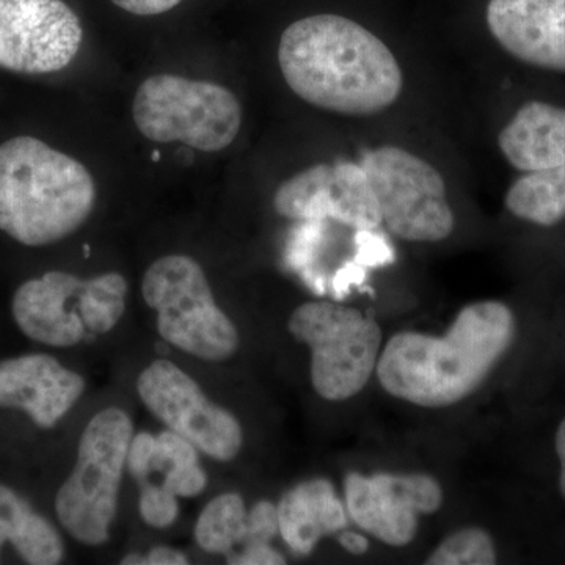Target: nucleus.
Returning a JSON list of instances; mask_svg holds the SVG:
<instances>
[{"instance_id":"nucleus-1","label":"nucleus","mask_w":565,"mask_h":565,"mask_svg":"<svg viewBox=\"0 0 565 565\" xmlns=\"http://www.w3.org/2000/svg\"><path fill=\"white\" fill-rule=\"evenodd\" d=\"M278 65L305 103L351 117L381 114L404 87L403 70L384 41L340 14H313L288 25Z\"/></svg>"},{"instance_id":"nucleus-2","label":"nucleus","mask_w":565,"mask_h":565,"mask_svg":"<svg viewBox=\"0 0 565 565\" xmlns=\"http://www.w3.org/2000/svg\"><path fill=\"white\" fill-rule=\"evenodd\" d=\"M515 337V316L497 300L467 305L444 337L393 334L377 373L390 396L424 408H445L470 397L500 363Z\"/></svg>"},{"instance_id":"nucleus-3","label":"nucleus","mask_w":565,"mask_h":565,"mask_svg":"<svg viewBox=\"0 0 565 565\" xmlns=\"http://www.w3.org/2000/svg\"><path fill=\"white\" fill-rule=\"evenodd\" d=\"M96 185L87 167L46 141L21 136L0 145V232L44 247L90 217Z\"/></svg>"},{"instance_id":"nucleus-4","label":"nucleus","mask_w":565,"mask_h":565,"mask_svg":"<svg viewBox=\"0 0 565 565\" xmlns=\"http://www.w3.org/2000/svg\"><path fill=\"white\" fill-rule=\"evenodd\" d=\"M128 281L118 273L93 278L51 270L22 282L11 302L25 337L52 348H73L109 333L126 311Z\"/></svg>"},{"instance_id":"nucleus-5","label":"nucleus","mask_w":565,"mask_h":565,"mask_svg":"<svg viewBox=\"0 0 565 565\" xmlns=\"http://www.w3.org/2000/svg\"><path fill=\"white\" fill-rule=\"evenodd\" d=\"M132 437V419L118 407L104 408L85 426L73 473L55 494L58 522L82 545L109 542Z\"/></svg>"},{"instance_id":"nucleus-6","label":"nucleus","mask_w":565,"mask_h":565,"mask_svg":"<svg viewBox=\"0 0 565 565\" xmlns=\"http://www.w3.org/2000/svg\"><path fill=\"white\" fill-rule=\"evenodd\" d=\"M141 296L158 315L167 343L206 362L232 359L241 344L232 319L215 302L203 267L188 255H167L148 267Z\"/></svg>"},{"instance_id":"nucleus-7","label":"nucleus","mask_w":565,"mask_h":565,"mask_svg":"<svg viewBox=\"0 0 565 565\" xmlns=\"http://www.w3.org/2000/svg\"><path fill=\"white\" fill-rule=\"evenodd\" d=\"M288 330L310 349L311 384L322 399L341 403L370 384L384 341L375 319L353 307L313 300L292 311Z\"/></svg>"},{"instance_id":"nucleus-8","label":"nucleus","mask_w":565,"mask_h":565,"mask_svg":"<svg viewBox=\"0 0 565 565\" xmlns=\"http://www.w3.org/2000/svg\"><path fill=\"white\" fill-rule=\"evenodd\" d=\"M132 118L145 139L181 141L204 152L225 150L236 140L243 109L232 90L177 74H156L134 96Z\"/></svg>"},{"instance_id":"nucleus-9","label":"nucleus","mask_w":565,"mask_h":565,"mask_svg":"<svg viewBox=\"0 0 565 565\" xmlns=\"http://www.w3.org/2000/svg\"><path fill=\"white\" fill-rule=\"evenodd\" d=\"M362 166L388 232L407 243H440L455 232L456 217L441 173L404 148L367 151Z\"/></svg>"},{"instance_id":"nucleus-10","label":"nucleus","mask_w":565,"mask_h":565,"mask_svg":"<svg viewBox=\"0 0 565 565\" xmlns=\"http://www.w3.org/2000/svg\"><path fill=\"white\" fill-rule=\"evenodd\" d=\"M141 403L170 430L203 455L230 462L239 456L244 430L239 419L212 403L200 385L170 360L159 359L137 379Z\"/></svg>"},{"instance_id":"nucleus-11","label":"nucleus","mask_w":565,"mask_h":565,"mask_svg":"<svg viewBox=\"0 0 565 565\" xmlns=\"http://www.w3.org/2000/svg\"><path fill=\"white\" fill-rule=\"evenodd\" d=\"M440 482L426 473L352 471L344 479L349 519L382 544L405 546L418 533L419 516L435 514L444 505Z\"/></svg>"},{"instance_id":"nucleus-12","label":"nucleus","mask_w":565,"mask_h":565,"mask_svg":"<svg viewBox=\"0 0 565 565\" xmlns=\"http://www.w3.org/2000/svg\"><path fill=\"white\" fill-rule=\"evenodd\" d=\"M79 17L63 0H0V68L50 74L76 58Z\"/></svg>"},{"instance_id":"nucleus-13","label":"nucleus","mask_w":565,"mask_h":565,"mask_svg":"<svg viewBox=\"0 0 565 565\" xmlns=\"http://www.w3.org/2000/svg\"><path fill=\"white\" fill-rule=\"evenodd\" d=\"M278 215L289 221H332L373 230L381 211L360 163H318L281 182L274 195Z\"/></svg>"},{"instance_id":"nucleus-14","label":"nucleus","mask_w":565,"mask_h":565,"mask_svg":"<svg viewBox=\"0 0 565 565\" xmlns=\"http://www.w3.org/2000/svg\"><path fill=\"white\" fill-rule=\"evenodd\" d=\"M85 379L46 353L0 362V408L25 412L41 429H52L77 404Z\"/></svg>"},{"instance_id":"nucleus-15","label":"nucleus","mask_w":565,"mask_h":565,"mask_svg":"<svg viewBox=\"0 0 565 565\" xmlns=\"http://www.w3.org/2000/svg\"><path fill=\"white\" fill-rule=\"evenodd\" d=\"M487 25L512 57L565 73V0H490Z\"/></svg>"},{"instance_id":"nucleus-16","label":"nucleus","mask_w":565,"mask_h":565,"mask_svg":"<svg viewBox=\"0 0 565 565\" xmlns=\"http://www.w3.org/2000/svg\"><path fill=\"white\" fill-rule=\"evenodd\" d=\"M278 534L297 556H308L327 535L349 525L345 504L332 481L310 479L294 486L277 504Z\"/></svg>"},{"instance_id":"nucleus-17","label":"nucleus","mask_w":565,"mask_h":565,"mask_svg":"<svg viewBox=\"0 0 565 565\" xmlns=\"http://www.w3.org/2000/svg\"><path fill=\"white\" fill-rule=\"evenodd\" d=\"M498 147L519 172L565 163V109L552 104H523L498 136Z\"/></svg>"},{"instance_id":"nucleus-18","label":"nucleus","mask_w":565,"mask_h":565,"mask_svg":"<svg viewBox=\"0 0 565 565\" xmlns=\"http://www.w3.org/2000/svg\"><path fill=\"white\" fill-rule=\"evenodd\" d=\"M7 544L32 565H57L65 557L61 534L50 520L9 486L0 484V555Z\"/></svg>"},{"instance_id":"nucleus-19","label":"nucleus","mask_w":565,"mask_h":565,"mask_svg":"<svg viewBox=\"0 0 565 565\" xmlns=\"http://www.w3.org/2000/svg\"><path fill=\"white\" fill-rule=\"evenodd\" d=\"M505 207L520 221L553 226L565 218V163L527 172L512 182Z\"/></svg>"},{"instance_id":"nucleus-20","label":"nucleus","mask_w":565,"mask_h":565,"mask_svg":"<svg viewBox=\"0 0 565 565\" xmlns=\"http://www.w3.org/2000/svg\"><path fill=\"white\" fill-rule=\"evenodd\" d=\"M248 511L239 493H222L206 504L196 520L195 542L210 555L233 553L247 541Z\"/></svg>"},{"instance_id":"nucleus-21","label":"nucleus","mask_w":565,"mask_h":565,"mask_svg":"<svg viewBox=\"0 0 565 565\" xmlns=\"http://www.w3.org/2000/svg\"><path fill=\"white\" fill-rule=\"evenodd\" d=\"M497 545L489 531L479 526L460 527L445 537L427 556V565H493Z\"/></svg>"},{"instance_id":"nucleus-22","label":"nucleus","mask_w":565,"mask_h":565,"mask_svg":"<svg viewBox=\"0 0 565 565\" xmlns=\"http://www.w3.org/2000/svg\"><path fill=\"white\" fill-rule=\"evenodd\" d=\"M177 494L166 487L141 482L139 511L143 522L156 530L172 526L180 512Z\"/></svg>"},{"instance_id":"nucleus-23","label":"nucleus","mask_w":565,"mask_h":565,"mask_svg":"<svg viewBox=\"0 0 565 565\" xmlns=\"http://www.w3.org/2000/svg\"><path fill=\"white\" fill-rule=\"evenodd\" d=\"M278 534L277 505L270 501H258L248 512L247 541L248 544H269Z\"/></svg>"},{"instance_id":"nucleus-24","label":"nucleus","mask_w":565,"mask_h":565,"mask_svg":"<svg viewBox=\"0 0 565 565\" xmlns=\"http://www.w3.org/2000/svg\"><path fill=\"white\" fill-rule=\"evenodd\" d=\"M232 565H285L286 557L269 544H248L236 555L228 556Z\"/></svg>"},{"instance_id":"nucleus-25","label":"nucleus","mask_w":565,"mask_h":565,"mask_svg":"<svg viewBox=\"0 0 565 565\" xmlns=\"http://www.w3.org/2000/svg\"><path fill=\"white\" fill-rule=\"evenodd\" d=\"M122 565H185L189 564V557L180 550L170 548V546H156L147 555H126L121 559Z\"/></svg>"},{"instance_id":"nucleus-26","label":"nucleus","mask_w":565,"mask_h":565,"mask_svg":"<svg viewBox=\"0 0 565 565\" xmlns=\"http://www.w3.org/2000/svg\"><path fill=\"white\" fill-rule=\"evenodd\" d=\"M181 2L182 0H111L118 9L137 17H156V14L167 13Z\"/></svg>"},{"instance_id":"nucleus-27","label":"nucleus","mask_w":565,"mask_h":565,"mask_svg":"<svg viewBox=\"0 0 565 565\" xmlns=\"http://www.w3.org/2000/svg\"><path fill=\"white\" fill-rule=\"evenodd\" d=\"M340 545L351 555L362 556L370 550V541L366 535L353 533V531L343 530L340 533Z\"/></svg>"},{"instance_id":"nucleus-28","label":"nucleus","mask_w":565,"mask_h":565,"mask_svg":"<svg viewBox=\"0 0 565 565\" xmlns=\"http://www.w3.org/2000/svg\"><path fill=\"white\" fill-rule=\"evenodd\" d=\"M556 455L559 457L561 475H559V490L565 500V418L559 424L555 437Z\"/></svg>"}]
</instances>
